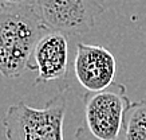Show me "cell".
Segmentation results:
<instances>
[{
	"label": "cell",
	"instance_id": "cell-5",
	"mask_svg": "<svg viewBox=\"0 0 146 140\" xmlns=\"http://www.w3.org/2000/svg\"><path fill=\"white\" fill-rule=\"evenodd\" d=\"M117 62L110 50L99 45L78 43L74 73L87 92H101L114 82Z\"/></svg>",
	"mask_w": 146,
	"mask_h": 140
},
{
	"label": "cell",
	"instance_id": "cell-8",
	"mask_svg": "<svg viewBox=\"0 0 146 140\" xmlns=\"http://www.w3.org/2000/svg\"><path fill=\"white\" fill-rule=\"evenodd\" d=\"M36 0H0L1 7H35Z\"/></svg>",
	"mask_w": 146,
	"mask_h": 140
},
{
	"label": "cell",
	"instance_id": "cell-3",
	"mask_svg": "<svg viewBox=\"0 0 146 140\" xmlns=\"http://www.w3.org/2000/svg\"><path fill=\"white\" fill-rule=\"evenodd\" d=\"M67 89L54 96L43 108H32L24 101L9 105L3 119L7 140H64L63 123Z\"/></svg>",
	"mask_w": 146,
	"mask_h": 140
},
{
	"label": "cell",
	"instance_id": "cell-4",
	"mask_svg": "<svg viewBox=\"0 0 146 140\" xmlns=\"http://www.w3.org/2000/svg\"><path fill=\"white\" fill-rule=\"evenodd\" d=\"M35 9L47 31L66 36L89 32L105 12L98 0H36Z\"/></svg>",
	"mask_w": 146,
	"mask_h": 140
},
{
	"label": "cell",
	"instance_id": "cell-7",
	"mask_svg": "<svg viewBox=\"0 0 146 140\" xmlns=\"http://www.w3.org/2000/svg\"><path fill=\"white\" fill-rule=\"evenodd\" d=\"M125 140H146V101L130 102L125 117Z\"/></svg>",
	"mask_w": 146,
	"mask_h": 140
},
{
	"label": "cell",
	"instance_id": "cell-1",
	"mask_svg": "<svg viewBox=\"0 0 146 140\" xmlns=\"http://www.w3.org/2000/svg\"><path fill=\"white\" fill-rule=\"evenodd\" d=\"M47 31L35 7L0 8V74L18 78L27 70L36 42Z\"/></svg>",
	"mask_w": 146,
	"mask_h": 140
},
{
	"label": "cell",
	"instance_id": "cell-2",
	"mask_svg": "<svg viewBox=\"0 0 146 140\" xmlns=\"http://www.w3.org/2000/svg\"><path fill=\"white\" fill-rule=\"evenodd\" d=\"M126 86L113 82L101 92L83 96L84 117L75 140H125V117L130 107Z\"/></svg>",
	"mask_w": 146,
	"mask_h": 140
},
{
	"label": "cell",
	"instance_id": "cell-6",
	"mask_svg": "<svg viewBox=\"0 0 146 140\" xmlns=\"http://www.w3.org/2000/svg\"><path fill=\"white\" fill-rule=\"evenodd\" d=\"M27 69L38 72L35 85L66 78L68 73L67 36L55 31L44 32L36 42Z\"/></svg>",
	"mask_w": 146,
	"mask_h": 140
}]
</instances>
